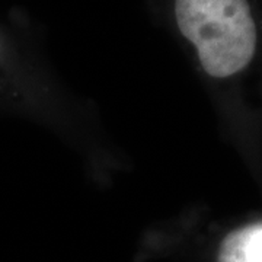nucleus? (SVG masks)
Here are the masks:
<instances>
[{
  "label": "nucleus",
  "mask_w": 262,
  "mask_h": 262,
  "mask_svg": "<svg viewBox=\"0 0 262 262\" xmlns=\"http://www.w3.org/2000/svg\"><path fill=\"white\" fill-rule=\"evenodd\" d=\"M175 13L210 76H232L252 60L256 28L246 0H177Z\"/></svg>",
  "instance_id": "1"
},
{
  "label": "nucleus",
  "mask_w": 262,
  "mask_h": 262,
  "mask_svg": "<svg viewBox=\"0 0 262 262\" xmlns=\"http://www.w3.org/2000/svg\"><path fill=\"white\" fill-rule=\"evenodd\" d=\"M219 262H262V223L229 234L220 246Z\"/></svg>",
  "instance_id": "2"
}]
</instances>
